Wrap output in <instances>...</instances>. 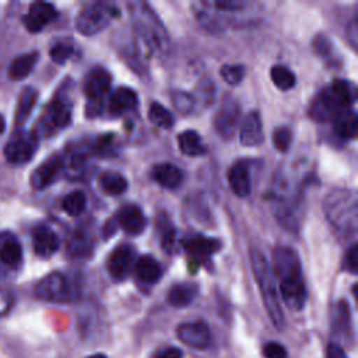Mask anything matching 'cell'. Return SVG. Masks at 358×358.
Here are the masks:
<instances>
[{"label": "cell", "instance_id": "f1b7e54d", "mask_svg": "<svg viewBox=\"0 0 358 358\" xmlns=\"http://www.w3.org/2000/svg\"><path fill=\"white\" fill-rule=\"evenodd\" d=\"M331 333L336 337L348 338L351 333V317L348 303L345 301H340L333 310L331 316Z\"/></svg>", "mask_w": 358, "mask_h": 358}, {"label": "cell", "instance_id": "277c9868", "mask_svg": "<svg viewBox=\"0 0 358 358\" xmlns=\"http://www.w3.org/2000/svg\"><path fill=\"white\" fill-rule=\"evenodd\" d=\"M323 210L327 221L338 234H355L358 222V200L354 190L336 189L330 192L323 201Z\"/></svg>", "mask_w": 358, "mask_h": 358}, {"label": "cell", "instance_id": "816d5d0a", "mask_svg": "<svg viewBox=\"0 0 358 358\" xmlns=\"http://www.w3.org/2000/svg\"><path fill=\"white\" fill-rule=\"evenodd\" d=\"M87 358H106V355H103V354H101V352H98V354H94V355H90V357H87Z\"/></svg>", "mask_w": 358, "mask_h": 358}, {"label": "cell", "instance_id": "f35d334b", "mask_svg": "<svg viewBox=\"0 0 358 358\" xmlns=\"http://www.w3.org/2000/svg\"><path fill=\"white\" fill-rule=\"evenodd\" d=\"M73 53H74V46L67 41L55 43L49 52L50 59L57 64H64L66 62H69Z\"/></svg>", "mask_w": 358, "mask_h": 358}, {"label": "cell", "instance_id": "9a60e30c", "mask_svg": "<svg viewBox=\"0 0 358 358\" xmlns=\"http://www.w3.org/2000/svg\"><path fill=\"white\" fill-rule=\"evenodd\" d=\"M62 172L63 158L60 155H52L34 169L31 173V186L35 190H43L55 183Z\"/></svg>", "mask_w": 358, "mask_h": 358}, {"label": "cell", "instance_id": "4316f807", "mask_svg": "<svg viewBox=\"0 0 358 358\" xmlns=\"http://www.w3.org/2000/svg\"><path fill=\"white\" fill-rule=\"evenodd\" d=\"M197 285L192 282H179L171 287L166 295V301L171 306L185 308L192 303L197 295Z\"/></svg>", "mask_w": 358, "mask_h": 358}, {"label": "cell", "instance_id": "ba28073f", "mask_svg": "<svg viewBox=\"0 0 358 358\" xmlns=\"http://www.w3.org/2000/svg\"><path fill=\"white\" fill-rule=\"evenodd\" d=\"M73 115V102L64 92H59L48 105L43 117L41 119L39 129L43 134H52L70 124Z\"/></svg>", "mask_w": 358, "mask_h": 358}, {"label": "cell", "instance_id": "ffe728a7", "mask_svg": "<svg viewBox=\"0 0 358 358\" xmlns=\"http://www.w3.org/2000/svg\"><path fill=\"white\" fill-rule=\"evenodd\" d=\"M183 246H185L187 256L192 260L201 263L221 249V242L217 239H213V238L197 235V236H192V238L186 239L183 242Z\"/></svg>", "mask_w": 358, "mask_h": 358}, {"label": "cell", "instance_id": "e575fe53", "mask_svg": "<svg viewBox=\"0 0 358 358\" xmlns=\"http://www.w3.org/2000/svg\"><path fill=\"white\" fill-rule=\"evenodd\" d=\"M148 120L161 129H171L175 123L172 112H169L164 105L152 102L148 108Z\"/></svg>", "mask_w": 358, "mask_h": 358}, {"label": "cell", "instance_id": "d4e9b609", "mask_svg": "<svg viewBox=\"0 0 358 358\" xmlns=\"http://www.w3.org/2000/svg\"><path fill=\"white\" fill-rule=\"evenodd\" d=\"M94 249V236L85 228H78L67 243V253L74 259H84L91 255Z\"/></svg>", "mask_w": 358, "mask_h": 358}, {"label": "cell", "instance_id": "ab89813d", "mask_svg": "<svg viewBox=\"0 0 358 358\" xmlns=\"http://www.w3.org/2000/svg\"><path fill=\"white\" fill-rule=\"evenodd\" d=\"M172 98V103L176 108L178 112H180L182 115H187L193 110L194 108V98L183 91H175L171 95Z\"/></svg>", "mask_w": 358, "mask_h": 358}, {"label": "cell", "instance_id": "5b68a950", "mask_svg": "<svg viewBox=\"0 0 358 358\" xmlns=\"http://www.w3.org/2000/svg\"><path fill=\"white\" fill-rule=\"evenodd\" d=\"M127 6L134 31L138 34L143 42L154 52L165 48L168 43V35L154 10L143 1H131Z\"/></svg>", "mask_w": 358, "mask_h": 358}, {"label": "cell", "instance_id": "484cf974", "mask_svg": "<svg viewBox=\"0 0 358 358\" xmlns=\"http://www.w3.org/2000/svg\"><path fill=\"white\" fill-rule=\"evenodd\" d=\"M333 131L337 137L343 140H352L357 136V113L354 109H347L338 113L333 120Z\"/></svg>", "mask_w": 358, "mask_h": 358}, {"label": "cell", "instance_id": "30bf717a", "mask_svg": "<svg viewBox=\"0 0 358 358\" xmlns=\"http://www.w3.org/2000/svg\"><path fill=\"white\" fill-rule=\"evenodd\" d=\"M38 150V136L35 133L20 131L14 134L4 147V157L10 164L21 165L32 159Z\"/></svg>", "mask_w": 358, "mask_h": 358}, {"label": "cell", "instance_id": "9c48e42d", "mask_svg": "<svg viewBox=\"0 0 358 358\" xmlns=\"http://www.w3.org/2000/svg\"><path fill=\"white\" fill-rule=\"evenodd\" d=\"M35 296L48 302H67L74 298V289L69 278L59 271L49 273L35 285Z\"/></svg>", "mask_w": 358, "mask_h": 358}, {"label": "cell", "instance_id": "cb8c5ba5", "mask_svg": "<svg viewBox=\"0 0 358 358\" xmlns=\"http://www.w3.org/2000/svg\"><path fill=\"white\" fill-rule=\"evenodd\" d=\"M151 178L165 189H176L183 180V173L176 165L162 162L152 168Z\"/></svg>", "mask_w": 358, "mask_h": 358}, {"label": "cell", "instance_id": "8992f818", "mask_svg": "<svg viewBox=\"0 0 358 358\" xmlns=\"http://www.w3.org/2000/svg\"><path fill=\"white\" fill-rule=\"evenodd\" d=\"M249 6L246 1H203L197 4L196 15L210 31H220L227 25L235 27L236 22H242L238 17L245 14Z\"/></svg>", "mask_w": 358, "mask_h": 358}, {"label": "cell", "instance_id": "b9f144b4", "mask_svg": "<svg viewBox=\"0 0 358 358\" xmlns=\"http://www.w3.org/2000/svg\"><path fill=\"white\" fill-rule=\"evenodd\" d=\"M159 224H161V239H162V246L165 250L171 252V249L173 248L175 245V228L172 227V224L165 220V221H161L159 220Z\"/></svg>", "mask_w": 358, "mask_h": 358}, {"label": "cell", "instance_id": "7bdbcfd3", "mask_svg": "<svg viewBox=\"0 0 358 358\" xmlns=\"http://www.w3.org/2000/svg\"><path fill=\"white\" fill-rule=\"evenodd\" d=\"M263 355L266 358H288V351L282 344L277 341H268L263 347Z\"/></svg>", "mask_w": 358, "mask_h": 358}, {"label": "cell", "instance_id": "d6a6232c", "mask_svg": "<svg viewBox=\"0 0 358 358\" xmlns=\"http://www.w3.org/2000/svg\"><path fill=\"white\" fill-rule=\"evenodd\" d=\"M0 260L7 266H17L22 260V246L13 235L0 242Z\"/></svg>", "mask_w": 358, "mask_h": 358}, {"label": "cell", "instance_id": "7402d4cb", "mask_svg": "<svg viewBox=\"0 0 358 358\" xmlns=\"http://www.w3.org/2000/svg\"><path fill=\"white\" fill-rule=\"evenodd\" d=\"M138 105L137 94L129 87H120L115 90L108 102L109 113L115 117L123 116L131 110H134Z\"/></svg>", "mask_w": 358, "mask_h": 358}, {"label": "cell", "instance_id": "8d00e7d4", "mask_svg": "<svg viewBox=\"0 0 358 358\" xmlns=\"http://www.w3.org/2000/svg\"><path fill=\"white\" fill-rule=\"evenodd\" d=\"M246 69L243 64H224L220 69L222 80L229 85H238L245 78Z\"/></svg>", "mask_w": 358, "mask_h": 358}, {"label": "cell", "instance_id": "2e32d148", "mask_svg": "<svg viewBox=\"0 0 358 358\" xmlns=\"http://www.w3.org/2000/svg\"><path fill=\"white\" fill-rule=\"evenodd\" d=\"M57 17V10L53 4L45 1H36L29 6L28 13L22 17L24 27L32 32H41L46 25H49Z\"/></svg>", "mask_w": 358, "mask_h": 358}, {"label": "cell", "instance_id": "44dd1931", "mask_svg": "<svg viewBox=\"0 0 358 358\" xmlns=\"http://www.w3.org/2000/svg\"><path fill=\"white\" fill-rule=\"evenodd\" d=\"M228 185L231 192L238 197L249 196L252 190L250 171L246 161H236L228 171Z\"/></svg>", "mask_w": 358, "mask_h": 358}, {"label": "cell", "instance_id": "f6af8a7d", "mask_svg": "<svg viewBox=\"0 0 358 358\" xmlns=\"http://www.w3.org/2000/svg\"><path fill=\"white\" fill-rule=\"evenodd\" d=\"M112 148H113V137L112 136H102L98 137L95 140V143L92 144V150L96 154H112Z\"/></svg>", "mask_w": 358, "mask_h": 358}, {"label": "cell", "instance_id": "e0dca14e", "mask_svg": "<svg viewBox=\"0 0 358 358\" xmlns=\"http://www.w3.org/2000/svg\"><path fill=\"white\" fill-rule=\"evenodd\" d=\"M115 222L117 227H120L124 232L130 235H140L145 227H147V218L137 204H126L115 217Z\"/></svg>", "mask_w": 358, "mask_h": 358}, {"label": "cell", "instance_id": "f907efd6", "mask_svg": "<svg viewBox=\"0 0 358 358\" xmlns=\"http://www.w3.org/2000/svg\"><path fill=\"white\" fill-rule=\"evenodd\" d=\"M4 129H6V122H4L3 116L0 115V134L4 131Z\"/></svg>", "mask_w": 358, "mask_h": 358}, {"label": "cell", "instance_id": "681fc988", "mask_svg": "<svg viewBox=\"0 0 358 358\" xmlns=\"http://www.w3.org/2000/svg\"><path fill=\"white\" fill-rule=\"evenodd\" d=\"M327 358H348L344 348L337 343H330L326 350Z\"/></svg>", "mask_w": 358, "mask_h": 358}, {"label": "cell", "instance_id": "83f0119b", "mask_svg": "<svg viewBox=\"0 0 358 358\" xmlns=\"http://www.w3.org/2000/svg\"><path fill=\"white\" fill-rule=\"evenodd\" d=\"M39 59L38 52H28L14 57L8 66V76L11 80H24L27 76L31 74L36 62Z\"/></svg>", "mask_w": 358, "mask_h": 358}, {"label": "cell", "instance_id": "4dcf8cb0", "mask_svg": "<svg viewBox=\"0 0 358 358\" xmlns=\"http://www.w3.org/2000/svg\"><path fill=\"white\" fill-rule=\"evenodd\" d=\"M178 145L182 154L187 157H200L207 152V148L196 130H185L178 136Z\"/></svg>", "mask_w": 358, "mask_h": 358}, {"label": "cell", "instance_id": "c3c4849f", "mask_svg": "<svg viewBox=\"0 0 358 358\" xmlns=\"http://www.w3.org/2000/svg\"><path fill=\"white\" fill-rule=\"evenodd\" d=\"M183 352L178 347H165L162 350H158L152 358H182Z\"/></svg>", "mask_w": 358, "mask_h": 358}, {"label": "cell", "instance_id": "bcb514c9", "mask_svg": "<svg viewBox=\"0 0 358 358\" xmlns=\"http://www.w3.org/2000/svg\"><path fill=\"white\" fill-rule=\"evenodd\" d=\"M345 268L355 274L357 273V268H358V246L354 243L348 250H347V255H345Z\"/></svg>", "mask_w": 358, "mask_h": 358}, {"label": "cell", "instance_id": "7c38bea8", "mask_svg": "<svg viewBox=\"0 0 358 358\" xmlns=\"http://www.w3.org/2000/svg\"><path fill=\"white\" fill-rule=\"evenodd\" d=\"M178 338L196 350H206L213 343V336L208 324L203 320L186 322L176 327Z\"/></svg>", "mask_w": 358, "mask_h": 358}, {"label": "cell", "instance_id": "4fadbf2b", "mask_svg": "<svg viewBox=\"0 0 358 358\" xmlns=\"http://www.w3.org/2000/svg\"><path fill=\"white\" fill-rule=\"evenodd\" d=\"M134 266V250L130 245L116 246L106 260V268L112 278L124 280Z\"/></svg>", "mask_w": 358, "mask_h": 358}, {"label": "cell", "instance_id": "5bb4252c", "mask_svg": "<svg viewBox=\"0 0 358 358\" xmlns=\"http://www.w3.org/2000/svg\"><path fill=\"white\" fill-rule=\"evenodd\" d=\"M112 76L103 67H94L85 77L83 91L90 102H99L110 90Z\"/></svg>", "mask_w": 358, "mask_h": 358}, {"label": "cell", "instance_id": "60d3db41", "mask_svg": "<svg viewBox=\"0 0 358 358\" xmlns=\"http://www.w3.org/2000/svg\"><path fill=\"white\" fill-rule=\"evenodd\" d=\"M315 52L323 57V59H327V57H331V53H333V43L326 36V35H317L315 39H313V43H312Z\"/></svg>", "mask_w": 358, "mask_h": 358}, {"label": "cell", "instance_id": "74e56055", "mask_svg": "<svg viewBox=\"0 0 358 358\" xmlns=\"http://www.w3.org/2000/svg\"><path fill=\"white\" fill-rule=\"evenodd\" d=\"M271 141H273V145L277 151L285 152V151H288V148L291 145L292 133L287 126H278L273 130Z\"/></svg>", "mask_w": 358, "mask_h": 358}, {"label": "cell", "instance_id": "52a82bcc", "mask_svg": "<svg viewBox=\"0 0 358 358\" xmlns=\"http://www.w3.org/2000/svg\"><path fill=\"white\" fill-rule=\"evenodd\" d=\"M117 15V7L110 3L88 1L80 8L76 17V28L81 35L92 36L103 31Z\"/></svg>", "mask_w": 358, "mask_h": 358}, {"label": "cell", "instance_id": "d590c367", "mask_svg": "<svg viewBox=\"0 0 358 358\" xmlns=\"http://www.w3.org/2000/svg\"><path fill=\"white\" fill-rule=\"evenodd\" d=\"M87 207V196L81 190L67 193L62 200V208L71 217L80 215Z\"/></svg>", "mask_w": 358, "mask_h": 358}, {"label": "cell", "instance_id": "ac0fdd59", "mask_svg": "<svg viewBox=\"0 0 358 358\" xmlns=\"http://www.w3.org/2000/svg\"><path fill=\"white\" fill-rule=\"evenodd\" d=\"M60 246L57 234L46 224H39L32 231L34 252L43 259L53 256Z\"/></svg>", "mask_w": 358, "mask_h": 358}, {"label": "cell", "instance_id": "8fae6325", "mask_svg": "<svg viewBox=\"0 0 358 358\" xmlns=\"http://www.w3.org/2000/svg\"><path fill=\"white\" fill-rule=\"evenodd\" d=\"M239 120H241V106L234 98H228L220 106L218 112L214 116L213 123L218 136L225 140H229L235 134L239 126Z\"/></svg>", "mask_w": 358, "mask_h": 358}, {"label": "cell", "instance_id": "3957f363", "mask_svg": "<svg viewBox=\"0 0 358 358\" xmlns=\"http://www.w3.org/2000/svg\"><path fill=\"white\" fill-rule=\"evenodd\" d=\"M249 262L250 267L253 271V275L256 278V282L260 289V295L266 308V312L274 324L277 330H282L285 324L284 313L280 305V298H278V291L275 285V278L271 270L270 263L267 262L266 256L263 255L262 250L257 248H250L249 249Z\"/></svg>", "mask_w": 358, "mask_h": 358}, {"label": "cell", "instance_id": "1f68e13d", "mask_svg": "<svg viewBox=\"0 0 358 358\" xmlns=\"http://www.w3.org/2000/svg\"><path fill=\"white\" fill-rule=\"evenodd\" d=\"M101 189L110 196H119L126 192L129 183L126 178L116 171H105L99 175Z\"/></svg>", "mask_w": 358, "mask_h": 358}, {"label": "cell", "instance_id": "836d02e7", "mask_svg": "<svg viewBox=\"0 0 358 358\" xmlns=\"http://www.w3.org/2000/svg\"><path fill=\"white\" fill-rule=\"evenodd\" d=\"M270 77H271L273 84L281 91H288V90L294 88L296 84V77H295L294 71L281 64L271 67Z\"/></svg>", "mask_w": 358, "mask_h": 358}, {"label": "cell", "instance_id": "f546056e", "mask_svg": "<svg viewBox=\"0 0 358 358\" xmlns=\"http://www.w3.org/2000/svg\"><path fill=\"white\" fill-rule=\"evenodd\" d=\"M38 96L39 94L34 87H25L21 91L18 96V103L15 108V117H14L17 127H21L25 123V120L29 117L32 109L35 108Z\"/></svg>", "mask_w": 358, "mask_h": 358}, {"label": "cell", "instance_id": "ee69618b", "mask_svg": "<svg viewBox=\"0 0 358 358\" xmlns=\"http://www.w3.org/2000/svg\"><path fill=\"white\" fill-rule=\"evenodd\" d=\"M196 94H197V99L194 101V102H199V101H201V102H204L206 105H208L210 102H213V99H214V84L211 83V81H203L201 84H200V87L197 88V91H196Z\"/></svg>", "mask_w": 358, "mask_h": 358}, {"label": "cell", "instance_id": "6da1fadb", "mask_svg": "<svg viewBox=\"0 0 358 358\" xmlns=\"http://www.w3.org/2000/svg\"><path fill=\"white\" fill-rule=\"evenodd\" d=\"M271 270L278 280L284 303L292 310H301L306 302V285L298 253L288 246H277L271 255Z\"/></svg>", "mask_w": 358, "mask_h": 358}, {"label": "cell", "instance_id": "7a4b0ae2", "mask_svg": "<svg viewBox=\"0 0 358 358\" xmlns=\"http://www.w3.org/2000/svg\"><path fill=\"white\" fill-rule=\"evenodd\" d=\"M357 98L355 85L345 80L329 83L312 101L309 116L316 122L333 120L338 113L351 109Z\"/></svg>", "mask_w": 358, "mask_h": 358}, {"label": "cell", "instance_id": "603a6c76", "mask_svg": "<svg viewBox=\"0 0 358 358\" xmlns=\"http://www.w3.org/2000/svg\"><path fill=\"white\" fill-rule=\"evenodd\" d=\"M133 268H134L136 277L147 285H152V284L158 282L164 274L162 264L150 255L138 257L134 262Z\"/></svg>", "mask_w": 358, "mask_h": 358}, {"label": "cell", "instance_id": "7dc6e473", "mask_svg": "<svg viewBox=\"0 0 358 358\" xmlns=\"http://www.w3.org/2000/svg\"><path fill=\"white\" fill-rule=\"evenodd\" d=\"M14 305V298L7 289L0 288V317L6 316Z\"/></svg>", "mask_w": 358, "mask_h": 358}, {"label": "cell", "instance_id": "d6986e66", "mask_svg": "<svg viewBox=\"0 0 358 358\" xmlns=\"http://www.w3.org/2000/svg\"><path fill=\"white\" fill-rule=\"evenodd\" d=\"M264 140L263 122L259 110H250L239 127V141L245 147L260 145Z\"/></svg>", "mask_w": 358, "mask_h": 358}]
</instances>
